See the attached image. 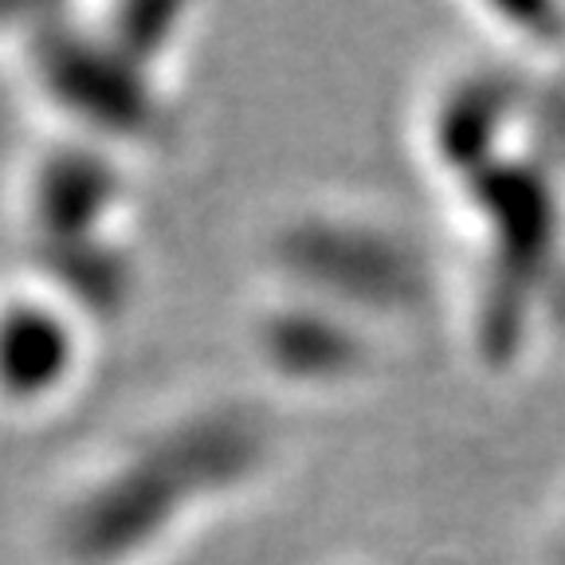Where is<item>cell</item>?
<instances>
[{"label": "cell", "instance_id": "6da1fadb", "mask_svg": "<svg viewBox=\"0 0 565 565\" xmlns=\"http://www.w3.org/2000/svg\"><path fill=\"white\" fill-rule=\"evenodd\" d=\"M408 150L468 358L503 381L539 370L565 342V67L451 55L416 95Z\"/></svg>", "mask_w": 565, "mask_h": 565}, {"label": "cell", "instance_id": "7a4b0ae2", "mask_svg": "<svg viewBox=\"0 0 565 565\" xmlns=\"http://www.w3.org/2000/svg\"><path fill=\"white\" fill-rule=\"evenodd\" d=\"M247 353L271 401L370 388L448 310L436 244L365 196H310L264 232L247 287Z\"/></svg>", "mask_w": 565, "mask_h": 565}, {"label": "cell", "instance_id": "3957f363", "mask_svg": "<svg viewBox=\"0 0 565 565\" xmlns=\"http://www.w3.org/2000/svg\"><path fill=\"white\" fill-rule=\"evenodd\" d=\"M282 459V405L259 385L189 393L60 487L47 554L55 565H166L256 503Z\"/></svg>", "mask_w": 565, "mask_h": 565}, {"label": "cell", "instance_id": "277c9868", "mask_svg": "<svg viewBox=\"0 0 565 565\" xmlns=\"http://www.w3.org/2000/svg\"><path fill=\"white\" fill-rule=\"evenodd\" d=\"M201 9L106 4L40 28L28 79L60 138L134 158L173 134Z\"/></svg>", "mask_w": 565, "mask_h": 565}, {"label": "cell", "instance_id": "5b68a950", "mask_svg": "<svg viewBox=\"0 0 565 565\" xmlns=\"http://www.w3.org/2000/svg\"><path fill=\"white\" fill-rule=\"evenodd\" d=\"M24 232L44 264L35 267L98 318L122 307L134 287L138 204L130 158L75 138H55L24 169Z\"/></svg>", "mask_w": 565, "mask_h": 565}, {"label": "cell", "instance_id": "8992f818", "mask_svg": "<svg viewBox=\"0 0 565 565\" xmlns=\"http://www.w3.org/2000/svg\"><path fill=\"white\" fill-rule=\"evenodd\" d=\"M103 318L47 275L28 271L0 291V405L47 413L63 405L95 362Z\"/></svg>", "mask_w": 565, "mask_h": 565}, {"label": "cell", "instance_id": "52a82bcc", "mask_svg": "<svg viewBox=\"0 0 565 565\" xmlns=\"http://www.w3.org/2000/svg\"><path fill=\"white\" fill-rule=\"evenodd\" d=\"M546 565H565V503L562 511L554 514L546 534Z\"/></svg>", "mask_w": 565, "mask_h": 565}]
</instances>
